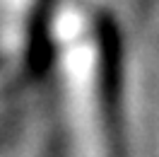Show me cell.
<instances>
[{"label": "cell", "mask_w": 159, "mask_h": 157, "mask_svg": "<svg viewBox=\"0 0 159 157\" xmlns=\"http://www.w3.org/2000/svg\"><path fill=\"white\" fill-rule=\"evenodd\" d=\"M43 36L60 136L70 157H116L113 53L94 0H51Z\"/></svg>", "instance_id": "cell-1"}]
</instances>
